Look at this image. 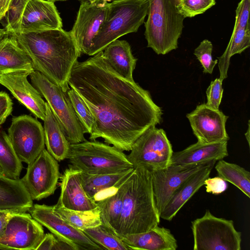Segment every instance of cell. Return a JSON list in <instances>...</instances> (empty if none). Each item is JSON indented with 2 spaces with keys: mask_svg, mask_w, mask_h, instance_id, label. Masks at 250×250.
Listing matches in <instances>:
<instances>
[{
  "mask_svg": "<svg viewBox=\"0 0 250 250\" xmlns=\"http://www.w3.org/2000/svg\"><path fill=\"white\" fill-rule=\"evenodd\" d=\"M227 146L228 141L212 144L197 142L182 151L173 152L170 165H190L222 160L228 156Z\"/></svg>",
  "mask_w": 250,
  "mask_h": 250,
  "instance_id": "21",
  "label": "cell"
},
{
  "mask_svg": "<svg viewBox=\"0 0 250 250\" xmlns=\"http://www.w3.org/2000/svg\"><path fill=\"white\" fill-rule=\"evenodd\" d=\"M14 213H15L0 210V236L3 233L9 218Z\"/></svg>",
  "mask_w": 250,
  "mask_h": 250,
  "instance_id": "43",
  "label": "cell"
},
{
  "mask_svg": "<svg viewBox=\"0 0 250 250\" xmlns=\"http://www.w3.org/2000/svg\"></svg>",
  "mask_w": 250,
  "mask_h": 250,
  "instance_id": "50",
  "label": "cell"
},
{
  "mask_svg": "<svg viewBox=\"0 0 250 250\" xmlns=\"http://www.w3.org/2000/svg\"><path fill=\"white\" fill-rule=\"evenodd\" d=\"M211 161L190 165H171L165 169L150 171L155 203L159 214L174 191Z\"/></svg>",
  "mask_w": 250,
  "mask_h": 250,
  "instance_id": "15",
  "label": "cell"
},
{
  "mask_svg": "<svg viewBox=\"0 0 250 250\" xmlns=\"http://www.w3.org/2000/svg\"><path fill=\"white\" fill-rule=\"evenodd\" d=\"M8 135L19 158L27 165L34 162L45 148L43 127L30 115L13 117Z\"/></svg>",
  "mask_w": 250,
  "mask_h": 250,
  "instance_id": "10",
  "label": "cell"
},
{
  "mask_svg": "<svg viewBox=\"0 0 250 250\" xmlns=\"http://www.w3.org/2000/svg\"><path fill=\"white\" fill-rule=\"evenodd\" d=\"M29 76L32 85L46 100L69 144L86 140L67 91L37 71Z\"/></svg>",
  "mask_w": 250,
  "mask_h": 250,
  "instance_id": "7",
  "label": "cell"
},
{
  "mask_svg": "<svg viewBox=\"0 0 250 250\" xmlns=\"http://www.w3.org/2000/svg\"><path fill=\"white\" fill-rule=\"evenodd\" d=\"M27 71H15L0 74V84L5 87L13 96L37 118L43 121L45 102L38 90L30 83Z\"/></svg>",
  "mask_w": 250,
  "mask_h": 250,
  "instance_id": "17",
  "label": "cell"
},
{
  "mask_svg": "<svg viewBox=\"0 0 250 250\" xmlns=\"http://www.w3.org/2000/svg\"><path fill=\"white\" fill-rule=\"evenodd\" d=\"M173 152L166 132L153 126L136 140L127 157L134 167L141 166L151 171L169 167Z\"/></svg>",
  "mask_w": 250,
  "mask_h": 250,
  "instance_id": "9",
  "label": "cell"
},
{
  "mask_svg": "<svg viewBox=\"0 0 250 250\" xmlns=\"http://www.w3.org/2000/svg\"><path fill=\"white\" fill-rule=\"evenodd\" d=\"M44 235L42 226L29 213H15L0 236V250H36Z\"/></svg>",
  "mask_w": 250,
  "mask_h": 250,
  "instance_id": "12",
  "label": "cell"
},
{
  "mask_svg": "<svg viewBox=\"0 0 250 250\" xmlns=\"http://www.w3.org/2000/svg\"><path fill=\"white\" fill-rule=\"evenodd\" d=\"M67 159L72 166L90 174L113 173L134 167L123 151L96 140L70 144Z\"/></svg>",
  "mask_w": 250,
  "mask_h": 250,
  "instance_id": "6",
  "label": "cell"
},
{
  "mask_svg": "<svg viewBox=\"0 0 250 250\" xmlns=\"http://www.w3.org/2000/svg\"><path fill=\"white\" fill-rule=\"evenodd\" d=\"M129 250H176L177 240L169 229L158 226L142 233L120 237Z\"/></svg>",
  "mask_w": 250,
  "mask_h": 250,
  "instance_id": "22",
  "label": "cell"
},
{
  "mask_svg": "<svg viewBox=\"0 0 250 250\" xmlns=\"http://www.w3.org/2000/svg\"><path fill=\"white\" fill-rule=\"evenodd\" d=\"M82 171L69 165L61 175V193L56 207L75 210H89L98 207L85 192L81 181Z\"/></svg>",
  "mask_w": 250,
  "mask_h": 250,
  "instance_id": "19",
  "label": "cell"
},
{
  "mask_svg": "<svg viewBox=\"0 0 250 250\" xmlns=\"http://www.w3.org/2000/svg\"><path fill=\"white\" fill-rule=\"evenodd\" d=\"M79 1L81 2H92L97 0H78Z\"/></svg>",
  "mask_w": 250,
  "mask_h": 250,
  "instance_id": "47",
  "label": "cell"
},
{
  "mask_svg": "<svg viewBox=\"0 0 250 250\" xmlns=\"http://www.w3.org/2000/svg\"><path fill=\"white\" fill-rule=\"evenodd\" d=\"M68 84L93 116L91 140L102 138L123 151H130L141 135L161 122L162 109L149 92L116 72L104 58L103 51L78 61Z\"/></svg>",
  "mask_w": 250,
  "mask_h": 250,
  "instance_id": "1",
  "label": "cell"
},
{
  "mask_svg": "<svg viewBox=\"0 0 250 250\" xmlns=\"http://www.w3.org/2000/svg\"><path fill=\"white\" fill-rule=\"evenodd\" d=\"M45 108L43 120L45 145L47 151L57 161L61 162L67 158L70 144L47 102Z\"/></svg>",
  "mask_w": 250,
  "mask_h": 250,
  "instance_id": "26",
  "label": "cell"
},
{
  "mask_svg": "<svg viewBox=\"0 0 250 250\" xmlns=\"http://www.w3.org/2000/svg\"><path fill=\"white\" fill-rule=\"evenodd\" d=\"M67 93L84 133L90 134L94 124V118L90 110L84 101L73 89L70 88Z\"/></svg>",
  "mask_w": 250,
  "mask_h": 250,
  "instance_id": "33",
  "label": "cell"
},
{
  "mask_svg": "<svg viewBox=\"0 0 250 250\" xmlns=\"http://www.w3.org/2000/svg\"><path fill=\"white\" fill-rule=\"evenodd\" d=\"M213 46L210 41L205 39L195 49L194 55L201 63L204 73L211 74L218 60L212 57Z\"/></svg>",
  "mask_w": 250,
  "mask_h": 250,
  "instance_id": "36",
  "label": "cell"
},
{
  "mask_svg": "<svg viewBox=\"0 0 250 250\" xmlns=\"http://www.w3.org/2000/svg\"><path fill=\"white\" fill-rule=\"evenodd\" d=\"M108 4L106 0L81 3L70 32L81 54H88L92 42L104 21Z\"/></svg>",
  "mask_w": 250,
  "mask_h": 250,
  "instance_id": "13",
  "label": "cell"
},
{
  "mask_svg": "<svg viewBox=\"0 0 250 250\" xmlns=\"http://www.w3.org/2000/svg\"><path fill=\"white\" fill-rule=\"evenodd\" d=\"M250 120H249L248 121V129H247V131H246V132L245 133V137H246V138L247 139V141L248 142V145L249 146H250Z\"/></svg>",
  "mask_w": 250,
  "mask_h": 250,
  "instance_id": "46",
  "label": "cell"
},
{
  "mask_svg": "<svg viewBox=\"0 0 250 250\" xmlns=\"http://www.w3.org/2000/svg\"><path fill=\"white\" fill-rule=\"evenodd\" d=\"M53 206L54 212L73 228L83 230L102 224L99 208L89 210H75Z\"/></svg>",
  "mask_w": 250,
  "mask_h": 250,
  "instance_id": "29",
  "label": "cell"
},
{
  "mask_svg": "<svg viewBox=\"0 0 250 250\" xmlns=\"http://www.w3.org/2000/svg\"><path fill=\"white\" fill-rule=\"evenodd\" d=\"M48 0L55 3L56 1H66L67 0Z\"/></svg>",
  "mask_w": 250,
  "mask_h": 250,
  "instance_id": "48",
  "label": "cell"
},
{
  "mask_svg": "<svg viewBox=\"0 0 250 250\" xmlns=\"http://www.w3.org/2000/svg\"><path fill=\"white\" fill-rule=\"evenodd\" d=\"M82 231L104 250H129L114 232L103 224L96 227L84 229Z\"/></svg>",
  "mask_w": 250,
  "mask_h": 250,
  "instance_id": "32",
  "label": "cell"
},
{
  "mask_svg": "<svg viewBox=\"0 0 250 250\" xmlns=\"http://www.w3.org/2000/svg\"><path fill=\"white\" fill-rule=\"evenodd\" d=\"M34 71L31 60L17 39L8 35L0 42V73Z\"/></svg>",
  "mask_w": 250,
  "mask_h": 250,
  "instance_id": "25",
  "label": "cell"
},
{
  "mask_svg": "<svg viewBox=\"0 0 250 250\" xmlns=\"http://www.w3.org/2000/svg\"><path fill=\"white\" fill-rule=\"evenodd\" d=\"M13 110V102L5 92H0V130L2 125Z\"/></svg>",
  "mask_w": 250,
  "mask_h": 250,
  "instance_id": "40",
  "label": "cell"
},
{
  "mask_svg": "<svg viewBox=\"0 0 250 250\" xmlns=\"http://www.w3.org/2000/svg\"><path fill=\"white\" fill-rule=\"evenodd\" d=\"M29 0H11L6 13L1 21L8 34L18 32L22 14Z\"/></svg>",
  "mask_w": 250,
  "mask_h": 250,
  "instance_id": "34",
  "label": "cell"
},
{
  "mask_svg": "<svg viewBox=\"0 0 250 250\" xmlns=\"http://www.w3.org/2000/svg\"><path fill=\"white\" fill-rule=\"evenodd\" d=\"M0 167L4 176L12 179H19L23 168L8 134L0 130Z\"/></svg>",
  "mask_w": 250,
  "mask_h": 250,
  "instance_id": "30",
  "label": "cell"
},
{
  "mask_svg": "<svg viewBox=\"0 0 250 250\" xmlns=\"http://www.w3.org/2000/svg\"><path fill=\"white\" fill-rule=\"evenodd\" d=\"M218 176L230 183L250 198V173L240 166L220 160L215 167Z\"/></svg>",
  "mask_w": 250,
  "mask_h": 250,
  "instance_id": "31",
  "label": "cell"
},
{
  "mask_svg": "<svg viewBox=\"0 0 250 250\" xmlns=\"http://www.w3.org/2000/svg\"><path fill=\"white\" fill-rule=\"evenodd\" d=\"M160 221L150 171L141 166L134 167L127 179L116 233L120 237L145 232L158 226Z\"/></svg>",
  "mask_w": 250,
  "mask_h": 250,
  "instance_id": "3",
  "label": "cell"
},
{
  "mask_svg": "<svg viewBox=\"0 0 250 250\" xmlns=\"http://www.w3.org/2000/svg\"><path fill=\"white\" fill-rule=\"evenodd\" d=\"M148 0H115L109 3L104 21L88 54L93 56L113 41L137 32L147 14Z\"/></svg>",
  "mask_w": 250,
  "mask_h": 250,
  "instance_id": "4",
  "label": "cell"
},
{
  "mask_svg": "<svg viewBox=\"0 0 250 250\" xmlns=\"http://www.w3.org/2000/svg\"><path fill=\"white\" fill-rule=\"evenodd\" d=\"M204 185L207 192L216 195L224 192L228 187L226 181L219 176L208 178Z\"/></svg>",
  "mask_w": 250,
  "mask_h": 250,
  "instance_id": "39",
  "label": "cell"
},
{
  "mask_svg": "<svg viewBox=\"0 0 250 250\" xmlns=\"http://www.w3.org/2000/svg\"><path fill=\"white\" fill-rule=\"evenodd\" d=\"M11 0H0V21L4 18Z\"/></svg>",
  "mask_w": 250,
  "mask_h": 250,
  "instance_id": "44",
  "label": "cell"
},
{
  "mask_svg": "<svg viewBox=\"0 0 250 250\" xmlns=\"http://www.w3.org/2000/svg\"><path fill=\"white\" fill-rule=\"evenodd\" d=\"M9 35L28 55L34 70L64 91L70 89L71 71L82 54L70 31L61 28Z\"/></svg>",
  "mask_w": 250,
  "mask_h": 250,
  "instance_id": "2",
  "label": "cell"
},
{
  "mask_svg": "<svg viewBox=\"0 0 250 250\" xmlns=\"http://www.w3.org/2000/svg\"><path fill=\"white\" fill-rule=\"evenodd\" d=\"M129 175L120 184L104 191L94 199L100 211L102 224L115 233L123 209L124 197Z\"/></svg>",
  "mask_w": 250,
  "mask_h": 250,
  "instance_id": "23",
  "label": "cell"
},
{
  "mask_svg": "<svg viewBox=\"0 0 250 250\" xmlns=\"http://www.w3.org/2000/svg\"><path fill=\"white\" fill-rule=\"evenodd\" d=\"M60 176L58 161L44 148L21 180L32 199L39 201L54 194Z\"/></svg>",
  "mask_w": 250,
  "mask_h": 250,
  "instance_id": "11",
  "label": "cell"
},
{
  "mask_svg": "<svg viewBox=\"0 0 250 250\" xmlns=\"http://www.w3.org/2000/svg\"><path fill=\"white\" fill-rule=\"evenodd\" d=\"M194 250H240L241 232L233 221L213 215L209 210L191 222Z\"/></svg>",
  "mask_w": 250,
  "mask_h": 250,
  "instance_id": "8",
  "label": "cell"
},
{
  "mask_svg": "<svg viewBox=\"0 0 250 250\" xmlns=\"http://www.w3.org/2000/svg\"><path fill=\"white\" fill-rule=\"evenodd\" d=\"M216 161H211L207 166L193 174L172 193L160 213V218L171 221L185 203L204 185L209 177Z\"/></svg>",
  "mask_w": 250,
  "mask_h": 250,
  "instance_id": "20",
  "label": "cell"
},
{
  "mask_svg": "<svg viewBox=\"0 0 250 250\" xmlns=\"http://www.w3.org/2000/svg\"><path fill=\"white\" fill-rule=\"evenodd\" d=\"M186 116L198 142L212 144L229 140L226 129L229 116L219 109H214L202 104Z\"/></svg>",
  "mask_w": 250,
  "mask_h": 250,
  "instance_id": "16",
  "label": "cell"
},
{
  "mask_svg": "<svg viewBox=\"0 0 250 250\" xmlns=\"http://www.w3.org/2000/svg\"><path fill=\"white\" fill-rule=\"evenodd\" d=\"M250 46V26L245 28L233 27L229 44L223 54L218 58L219 79L223 81L228 77L230 59L234 55L241 54Z\"/></svg>",
  "mask_w": 250,
  "mask_h": 250,
  "instance_id": "28",
  "label": "cell"
},
{
  "mask_svg": "<svg viewBox=\"0 0 250 250\" xmlns=\"http://www.w3.org/2000/svg\"><path fill=\"white\" fill-rule=\"evenodd\" d=\"M215 4V0H175L178 12L185 18L203 14Z\"/></svg>",
  "mask_w": 250,
  "mask_h": 250,
  "instance_id": "35",
  "label": "cell"
},
{
  "mask_svg": "<svg viewBox=\"0 0 250 250\" xmlns=\"http://www.w3.org/2000/svg\"><path fill=\"white\" fill-rule=\"evenodd\" d=\"M103 55L116 72L129 81H134L133 72L137 59L133 55L127 41L118 39L113 41L103 50Z\"/></svg>",
  "mask_w": 250,
  "mask_h": 250,
  "instance_id": "24",
  "label": "cell"
},
{
  "mask_svg": "<svg viewBox=\"0 0 250 250\" xmlns=\"http://www.w3.org/2000/svg\"><path fill=\"white\" fill-rule=\"evenodd\" d=\"M145 36L147 47L166 54L178 47L185 18L177 11L175 0H148Z\"/></svg>",
  "mask_w": 250,
  "mask_h": 250,
  "instance_id": "5",
  "label": "cell"
},
{
  "mask_svg": "<svg viewBox=\"0 0 250 250\" xmlns=\"http://www.w3.org/2000/svg\"><path fill=\"white\" fill-rule=\"evenodd\" d=\"M0 175H4L3 171L0 167Z\"/></svg>",
  "mask_w": 250,
  "mask_h": 250,
  "instance_id": "49",
  "label": "cell"
},
{
  "mask_svg": "<svg viewBox=\"0 0 250 250\" xmlns=\"http://www.w3.org/2000/svg\"><path fill=\"white\" fill-rule=\"evenodd\" d=\"M56 237L52 233L44 234L36 250H52Z\"/></svg>",
  "mask_w": 250,
  "mask_h": 250,
  "instance_id": "41",
  "label": "cell"
},
{
  "mask_svg": "<svg viewBox=\"0 0 250 250\" xmlns=\"http://www.w3.org/2000/svg\"><path fill=\"white\" fill-rule=\"evenodd\" d=\"M222 82L219 78L215 79L211 82L206 91L207 103L206 104L214 109H219L224 90Z\"/></svg>",
  "mask_w": 250,
  "mask_h": 250,
  "instance_id": "37",
  "label": "cell"
},
{
  "mask_svg": "<svg viewBox=\"0 0 250 250\" xmlns=\"http://www.w3.org/2000/svg\"><path fill=\"white\" fill-rule=\"evenodd\" d=\"M8 35L5 29L0 28V42Z\"/></svg>",
  "mask_w": 250,
  "mask_h": 250,
  "instance_id": "45",
  "label": "cell"
},
{
  "mask_svg": "<svg viewBox=\"0 0 250 250\" xmlns=\"http://www.w3.org/2000/svg\"><path fill=\"white\" fill-rule=\"evenodd\" d=\"M52 250H78V249L67 241L56 237Z\"/></svg>",
  "mask_w": 250,
  "mask_h": 250,
  "instance_id": "42",
  "label": "cell"
},
{
  "mask_svg": "<svg viewBox=\"0 0 250 250\" xmlns=\"http://www.w3.org/2000/svg\"><path fill=\"white\" fill-rule=\"evenodd\" d=\"M62 27V20L54 2L48 0H29L22 14L19 32H35Z\"/></svg>",
  "mask_w": 250,
  "mask_h": 250,
  "instance_id": "18",
  "label": "cell"
},
{
  "mask_svg": "<svg viewBox=\"0 0 250 250\" xmlns=\"http://www.w3.org/2000/svg\"><path fill=\"white\" fill-rule=\"evenodd\" d=\"M133 169L134 167L116 172L98 174L82 172V184L88 197L94 200L99 194L120 184Z\"/></svg>",
  "mask_w": 250,
  "mask_h": 250,
  "instance_id": "27",
  "label": "cell"
},
{
  "mask_svg": "<svg viewBox=\"0 0 250 250\" xmlns=\"http://www.w3.org/2000/svg\"><path fill=\"white\" fill-rule=\"evenodd\" d=\"M32 217L54 236L75 246L78 250H104L82 230L76 229L56 214L53 206L35 204L28 210Z\"/></svg>",
  "mask_w": 250,
  "mask_h": 250,
  "instance_id": "14",
  "label": "cell"
},
{
  "mask_svg": "<svg viewBox=\"0 0 250 250\" xmlns=\"http://www.w3.org/2000/svg\"><path fill=\"white\" fill-rule=\"evenodd\" d=\"M250 0H241L236 10L234 27L245 28L250 27Z\"/></svg>",
  "mask_w": 250,
  "mask_h": 250,
  "instance_id": "38",
  "label": "cell"
}]
</instances>
